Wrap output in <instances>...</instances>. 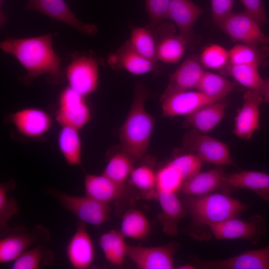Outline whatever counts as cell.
<instances>
[{"label":"cell","mask_w":269,"mask_h":269,"mask_svg":"<svg viewBox=\"0 0 269 269\" xmlns=\"http://www.w3.org/2000/svg\"><path fill=\"white\" fill-rule=\"evenodd\" d=\"M0 47L24 67L26 74L21 79L25 84L44 74L47 75V81L53 84L66 79L65 70L61 66V58L53 49L50 33L29 38H7L1 42Z\"/></svg>","instance_id":"obj_1"},{"label":"cell","mask_w":269,"mask_h":269,"mask_svg":"<svg viewBox=\"0 0 269 269\" xmlns=\"http://www.w3.org/2000/svg\"><path fill=\"white\" fill-rule=\"evenodd\" d=\"M182 202L191 218L189 234L199 241L210 239L211 225L237 217L249 207L224 193L185 195Z\"/></svg>","instance_id":"obj_2"},{"label":"cell","mask_w":269,"mask_h":269,"mask_svg":"<svg viewBox=\"0 0 269 269\" xmlns=\"http://www.w3.org/2000/svg\"><path fill=\"white\" fill-rule=\"evenodd\" d=\"M147 95L141 84L136 86L131 109L120 130L124 151L139 159L147 151L155 123L154 118L145 109Z\"/></svg>","instance_id":"obj_3"},{"label":"cell","mask_w":269,"mask_h":269,"mask_svg":"<svg viewBox=\"0 0 269 269\" xmlns=\"http://www.w3.org/2000/svg\"><path fill=\"white\" fill-rule=\"evenodd\" d=\"M0 240V264L13 262L30 247L44 243L50 239V232L44 226L36 225L30 231L22 227L6 229Z\"/></svg>","instance_id":"obj_4"},{"label":"cell","mask_w":269,"mask_h":269,"mask_svg":"<svg viewBox=\"0 0 269 269\" xmlns=\"http://www.w3.org/2000/svg\"><path fill=\"white\" fill-rule=\"evenodd\" d=\"M49 192L57 199L63 208L85 224L100 227L110 218L108 204L100 202L86 195L74 196L54 189L49 190Z\"/></svg>","instance_id":"obj_5"},{"label":"cell","mask_w":269,"mask_h":269,"mask_svg":"<svg viewBox=\"0 0 269 269\" xmlns=\"http://www.w3.org/2000/svg\"><path fill=\"white\" fill-rule=\"evenodd\" d=\"M70 55L71 61L65 70V78L70 88L86 97L98 86V62L83 53L76 52Z\"/></svg>","instance_id":"obj_6"},{"label":"cell","mask_w":269,"mask_h":269,"mask_svg":"<svg viewBox=\"0 0 269 269\" xmlns=\"http://www.w3.org/2000/svg\"><path fill=\"white\" fill-rule=\"evenodd\" d=\"M184 147L197 156L202 162L217 166L234 165L229 145L194 129L187 132L183 138Z\"/></svg>","instance_id":"obj_7"},{"label":"cell","mask_w":269,"mask_h":269,"mask_svg":"<svg viewBox=\"0 0 269 269\" xmlns=\"http://www.w3.org/2000/svg\"><path fill=\"white\" fill-rule=\"evenodd\" d=\"M212 235L217 239H243L252 244H259L267 232V225L261 215L252 216L249 221L241 220L237 217L210 225Z\"/></svg>","instance_id":"obj_8"},{"label":"cell","mask_w":269,"mask_h":269,"mask_svg":"<svg viewBox=\"0 0 269 269\" xmlns=\"http://www.w3.org/2000/svg\"><path fill=\"white\" fill-rule=\"evenodd\" d=\"M91 118V111L85 97L69 86L64 88L59 96L58 108L55 115L57 122L61 127L67 126L80 130Z\"/></svg>","instance_id":"obj_9"},{"label":"cell","mask_w":269,"mask_h":269,"mask_svg":"<svg viewBox=\"0 0 269 269\" xmlns=\"http://www.w3.org/2000/svg\"><path fill=\"white\" fill-rule=\"evenodd\" d=\"M216 25L235 42L257 45L261 44L266 36L256 20L246 11L231 12Z\"/></svg>","instance_id":"obj_10"},{"label":"cell","mask_w":269,"mask_h":269,"mask_svg":"<svg viewBox=\"0 0 269 269\" xmlns=\"http://www.w3.org/2000/svg\"><path fill=\"white\" fill-rule=\"evenodd\" d=\"M176 243L163 246H128L127 257L140 269H172L173 257L179 248Z\"/></svg>","instance_id":"obj_11"},{"label":"cell","mask_w":269,"mask_h":269,"mask_svg":"<svg viewBox=\"0 0 269 269\" xmlns=\"http://www.w3.org/2000/svg\"><path fill=\"white\" fill-rule=\"evenodd\" d=\"M25 8L27 10L38 11L53 20L63 22L84 34L91 36L98 31L94 24L81 22L64 0H27Z\"/></svg>","instance_id":"obj_12"},{"label":"cell","mask_w":269,"mask_h":269,"mask_svg":"<svg viewBox=\"0 0 269 269\" xmlns=\"http://www.w3.org/2000/svg\"><path fill=\"white\" fill-rule=\"evenodd\" d=\"M195 260L194 264L197 269H269V244L264 248L247 251L222 260Z\"/></svg>","instance_id":"obj_13"},{"label":"cell","mask_w":269,"mask_h":269,"mask_svg":"<svg viewBox=\"0 0 269 269\" xmlns=\"http://www.w3.org/2000/svg\"><path fill=\"white\" fill-rule=\"evenodd\" d=\"M244 102L235 118L234 134L241 139H250L254 133L260 129V105L263 97L248 90L243 95Z\"/></svg>","instance_id":"obj_14"},{"label":"cell","mask_w":269,"mask_h":269,"mask_svg":"<svg viewBox=\"0 0 269 269\" xmlns=\"http://www.w3.org/2000/svg\"><path fill=\"white\" fill-rule=\"evenodd\" d=\"M10 120L19 134L30 138L42 136L52 125V118L48 113L34 107L15 112L10 116Z\"/></svg>","instance_id":"obj_15"},{"label":"cell","mask_w":269,"mask_h":269,"mask_svg":"<svg viewBox=\"0 0 269 269\" xmlns=\"http://www.w3.org/2000/svg\"><path fill=\"white\" fill-rule=\"evenodd\" d=\"M204 72L196 56L189 57L170 75L160 100L179 92L196 89Z\"/></svg>","instance_id":"obj_16"},{"label":"cell","mask_w":269,"mask_h":269,"mask_svg":"<svg viewBox=\"0 0 269 269\" xmlns=\"http://www.w3.org/2000/svg\"><path fill=\"white\" fill-rule=\"evenodd\" d=\"M86 224L80 221H78L75 232L66 247L68 260L76 269H88L95 258L94 245Z\"/></svg>","instance_id":"obj_17"},{"label":"cell","mask_w":269,"mask_h":269,"mask_svg":"<svg viewBox=\"0 0 269 269\" xmlns=\"http://www.w3.org/2000/svg\"><path fill=\"white\" fill-rule=\"evenodd\" d=\"M219 101L221 100L210 98L199 91L179 92L162 101V116L186 117L206 105Z\"/></svg>","instance_id":"obj_18"},{"label":"cell","mask_w":269,"mask_h":269,"mask_svg":"<svg viewBox=\"0 0 269 269\" xmlns=\"http://www.w3.org/2000/svg\"><path fill=\"white\" fill-rule=\"evenodd\" d=\"M177 193L169 191L156 192L155 198L161 208L158 220L165 234L175 237L177 235L178 224L187 214L183 202L179 199Z\"/></svg>","instance_id":"obj_19"},{"label":"cell","mask_w":269,"mask_h":269,"mask_svg":"<svg viewBox=\"0 0 269 269\" xmlns=\"http://www.w3.org/2000/svg\"><path fill=\"white\" fill-rule=\"evenodd\" d=\"M204 10L190 0H170L168 18L172 20L179 30V35L186 44L193 36L195 23Z\"/></svg>","instance_id":"obj_20"},{"label":"cell","mask_w":269,"mask_h":269,"mask_svg":"<svg viewBox=\"0 0 269 269\" xmlns=\"http://www.w3.org/2000/svg\"><path fill=\"white\" fill-rule=\"evenodd\" d=\"M223 166H217L208 171L198 172L186 180L179 192L185 195L199 196L221 190L227 194V184Z\"/></svg>","instance_id":"obj_21"},{"label":"cell","mask_w":269,"mask_h":269,"mask_svg":"<svg viewBox=\"0 0 269 269\" xmlns=\"http://www.w3.org/2000/svg\"><path fill=\"white\" fill-rule=\"evenodd\" d=\"M228 194L238 189L252 190L263 200L269 202V174L257 171L245 170L225 173Z\"/></svg>","instance_id":"obj_22"},{"label":"cell","mask_w":269,"mask_h":269,"mask_svg":"<svg viewBox=\"0 0 269 269\" xmlns=\"http://www.w3.org/2000/svg\"><path fill=\"white\" fill-rule=\"evenodd\" d=\"M85 195L102 203L108 204L119 199L124 188L103 174H86L84 178Z\"/></svg>","instance_id":"obj_23"},{"label":"cell","mask_w":269,"mask_h":269,"mask_svg":"<svg viewBox=\"0 0 269 269\" xmlns=\"http://www.w3.org/2000/svg\"><path fill=\"white\" fill-rule=\"evenodd\" d=\"M227 104L223 100L206 105L185 117L186 123L199 132L206 134L223 119Z\"/></svg>","instance_id":"obj_24"},{"label":"cell","mask_w":269,"mask_h":269,"mask_svg":"<svg viewBox=\"0 0 269 269\" xmlns=\"http://www.w3.org/2000/svg\"><path fill=\"white\" fill-rule=\"evenodd\" d=\"M109 65L115 67L117 64L124 67L132 74L147 73L155 67V64L137 53L131 46L129 41L126 42L108 59Z\"/></svg>","instance_id":"obj_25"},{"label":"cell","mask_w":269,"mask_h":269,"mask_svg":"<svg viewBox=\"0 0 269 269\" xmlns=\"http://www.w3.org/2000/svg\"><path fill=\"white\" fill-rule=\"evenodd\" d=\"M256 66L250 64H232L229 61L220 72L233 78L248 90L264 96L265 81L261 76Z\"/></svg>","instance_id":"obj_26"},{"label":"cell","mask_w":269,"mask_h":269,"mask_svg":"<svg viewBox=\"0 0 269 269\" xmlns=\"http://www.w3.org/2000/svg\"><path fill=\"white\" fill-rule=\"evenodd\" d=\"M79 130L62 126L58 136V147L66 163L72 166L82 165V143Z\"/></svg>","instance_id":"obj_27"},{"label":"cell","mask_w":269,"mask_h":269,"mask_svg":"<svg viewBox=\"0 0 269 269\" xmlns=\"http://www.w3.org/2000/svg\"><path fill=\"white\" fill-rule=\"evenodd\" d=\"M229 62L236 64L267 66L269 63V48L266 44L257 45L238 44L229 50Z\"/></svg>","instance_id":"obj_28"},{"label":"cell","mask_w":269,"mask_h":269,"mask_svg":"<svg viewBox=\"0 0 269 269\" xmlns=\"http://www.w3.org/2000/svg\"><path fill=\"white\" fill-rule=\"evenodd\" d=\"M120 230H112L102 234L99 244L106 259L115 266L122 265L126 256L129 245Z\"/></svg>","instance_id":"obj_29"},{"label":"cell","mask_w":269,"mask_h":269,"mask_svg":"<svg viewBox=\"0 0 269 269\" xmlns=\"http://www.w3.org/2000/svg\"><path fill=\"white\" fill-rule=\"evenodd\" d=\"M150 229L148 219L139 210H128L122 216L120 230L126 238L144 239L149 235Z\"/></svg>","instance_id":"obj_30"},{"label":"cell","mask_w":269,"mask_h":269,"mask_svg":"<svg viewBox=\"0 0 269 269\" xmlns=\"http://www.w3.org/2000/svg\"><path fill=\"white\" fill-rule=\"evenodd\" d=\"M55 257L53 251L42 243L26 250L12 264V269H37L48 266L54 263Z\"/></svg>","instance_id":"obj_31"},{"label":"cell","mask_w":269,"mask_h":269,"mask_svg":"<svg viewBox=\"0 0 269 269\" xmlns=\"http://www.w3.org/2000/svg\"><path fill=\"white\" fill-rule=\"evenodd\" d=\"M235 85L220 75L205 71L196 89L210 98L222 100Z\"/></svg>","instance_id":"obj_32"},{"label":"cell","mask_w":269,"mask_h":269,"mask_svg":"<svg viewBox=\"0 0 269 269\" xmlns=\"http://www.w3.org/2000/svg\"><path fill=\"white\" fill-rule=\"evenodd\" d=\"M132 157L125 151L115 153L109 158L102 173L124 188L134 168Z\"/></svg>","instance_id":"obj_33"},{"label":"cell","mask_w":269,"mask_h":269,"mask_svg":"<svg viewBox=\"0 0 269 269\" xmlns=\"http://www.w3.org/2000/svg\"><path fill=\"white\" fill-rule=\"evenodd\" d=\"M168 33L156 45V58L163 62L175 63L183 56L186 44L179 35Z\"/></svg>","instance_id":"obj_34"},{"label":"cell","mask_w":269,"mask_h":269,"mask_svg":"<svg viewBox=\"0 0 269 269\" xmlns=\"http://www.w3.org/2000/svg\"><path fill=\"white\" fill-rule=\"evenodd\" d=\"M129 42L137 53L156 64V45L150 30L144 27H134Z\"/></svg>","instance_id":"obj_35"},{"label":"cell","mask_w":269,"mask_h":269,"mask_svg":"<svg viewBox=\"0 0 269 269\" xmlns=\"http://www.w3.org/2000/svg\"><path fill=\"white\" fill-rule=\"evenodd\" d=\"M16 186L14 180L11 179L0 184V229L5 230L8 228V221L19 211L16 199L8 195L9 192Z\"/></svg>","instance_id":"obj_36"},{"label":"cell","mask_w":269,"mask_h":269,"mask_svg":"<svg viewBox=\"0 0 269 269\" xmlns=\"http://www.w3.org/2000/svg\"><path fill=\"white\" fill-rule=\"evenodd\" d=\"M184 180L179 171L168 162L156 171V192H179ZM155 192V193H156Z\"/></svg>","instance_id":"obj_37"},{"label":"cell","mask_w":269,"mask_h":269,"mask_svg":"<svg viewBox=\"0 0 269 269\" xmlns=\"http://www.w3.org/2000/svg\"><path fill=\"white\" fill-rule=\"evenodd\" d=\"M130 182L135 187L150 196H155L156 172L151 166L142 164L133 168L130 175Z\"/></svg>","instance_id":"obj_38"},{"label":"cell","mask_w":269,"mask_h":269,"mask_svg":"<svg viewBox=\"0 0 269 269\" xmlns=\"http://www.w3.org/2000/svg\"><path fill=\"white\" fill-rule=\"evenodd\" d=\"M200 61L206 68L220 70L229 61V51L220 45H211L203 50Z\"/></svg>","instance_id":"obj_39"},{"label":"cell","mask_w":269,"mask_h":269,"mask_svg":"<svg viewBox=\"0 0 269 269\" xmlns=\"http://www.w3.org/2000/svg\"><path fill=\"white\" fill-rule=\"evenodd\" d=\"M169 162L179 171L184 182L200 172L203 163L192 153L177 156Z\"/></svg>","instance_id":"obj_40"},{"label":"cell","mask_w":269,"mask_h":269,"mask_svg":"<svg viewBox=\"0 0 269 269\" xmlns=\"http://www.w3.org/2000/svg\"><path fill=\"white\" fill-rule=\"evenodd\" d=\"M170 0H145L146 11L152 29L155 28L162 20L168 18Z\"/></svg>","instance_id":"obj_41"},{"label":"cell","mask_w":269,"mask_h":269,"mask_svg":"<svg viewBox=\"0 0 269 269\" xmlns=\"http://www.w3.org/2000/svg\"><path fill=\"white\" fill-rule=\"evenodd\" d=\"M245 11L251 15L260 27L269 23L262 0H240Z\"/></svg>","instance_id":"obj_42"},{"label":"cell","mask_w":269,"mask_h":269,"mask_svg":"<svg viewBox=\"0 0 269 269\" xmlns=\"http://www.w3.org/2000/svg\"><path fill=\"white\" fill-rule=\"evenodd\" d=\"M213 20L217 23L232 10L233 0H211Z\"/></svg>","instance_id":"obj_43"},{"label":"cell","mask_w":269,"mask_h":269,"mask_svg":"<svg viewBox=\"0 0 269 269\" xmlns=\"http://www.w3.org/2000/svg\"><path fill=\"white\" fill-rule=\"evenodd\" d=\"M265 81V89L263 96V102L269 103V78Z\"/></svg>","instance_id":"obj_44"},{"label":"cell","mask_w":269,"mask_h":269,"mask_svg":"<svg viewBox=\"0 0 269 269\" xmlns=\"http://www.w3.org/2000/svg\"><path fill=\"white\" fill-rule=\"evenodd\" d=\"M7 16L6 13L3 11L0 10V26L2 27L7 21Z\"/></svg>","instance_id":"obj_45"},{"label":"cell","mask_w":269,"mask_h":269,"mask_svg":"<svg viewBox=\"0 0 269 269\" xmlns=\"http://www.w3.org/2000/svg\"><path fill=\"white\" fill-rule=\"evenodd\" d=\"M177 269H197L196 266L194 264L191 263H187L179 266Z\"/></svg>","instance_id":"obj_46"},{"label":"cell","mask_w":269,"mask_h":269,"mask_svg":"<svg viewBox=\"0 0 269 269\" xmlns=\"http://www.w3.org/2000/svg\"><path fill=\"white\" fill-rule=\"evenodd\" d=\"M261 44H269V36H265L261 41Z\"/></svg>","instance_id":"obj_47"}]
</instances>
